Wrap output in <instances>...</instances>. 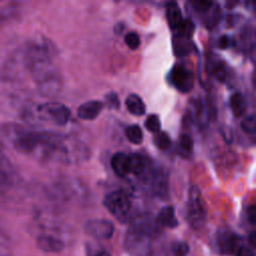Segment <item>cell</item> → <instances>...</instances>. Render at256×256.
Here are the masks:
<instances>
[{"instance_id": "1", "label": "cell", "mask_w": 256, "mask_h": 256, "mask_svg": "<svg viewBox=\"0 0 256 256\" xmlns=\"http://www.w3.org/2000/svg\"><path fill=\"white\" fill-rule=\"evenodd\" d=\"M55 52L49 39L35 36L11 52L8 57L9 66L20 79L29 73L42 96L55 97L63 86L61 73L53 63Z\"/></svg>"}, {"instance_id": "2", "label": "cell", "mask_w": 256, "mask_h": 256, "mask_svg": "<svg viewBox=\"0 0 256 256\" xmlns=\"http://www.w3.org/2000/svg\"><path fill=\"white\" fill-rule=\"evenodd\" d=\"M62 135L18 123L0 124V151L12 149L39 160H56Z\"/></svg>"}, {"instance_id": "3", "label": "cell", "mask_w": 256, "mask_h": 256, "mask_svg": "<svg viewBox=\"0 0 256 256\" xmlns=\"http://www.w3.org/2000/svg\"><path fill=\"white\" fill-rule=\"evenodd\" d=\"M23 189L24 183L19 172L6 154L0 151V207H8L19 201Z\"/></svg>"}, {"instance_id": "4", "label": "cell", "mask_w": 256, "mask_h": 256, "mask_svg": "<svg viewBox=\"0 0 256 256\" xmlns=\"http://www.w3.org/2000/svg\"><path fill=\"white\" fill-rule=\"evenodd\" d=\"M20 117L28 123L50 122L58 126H64L70 120L71 111L64 104L48 102L34 106H24L20 111Z\"/></svg>"}, {"instance_id": "5", "label": "cell", "mask_w": 256, "mask_h": 256, "mask_svg": "<svg viewBox=\"0 0 256 256\" xmlns=\"http://www.w3.org/2000/svg\"><path fill=\"white\" fill-rule=\"evenodd\" d=\"M91 150L82 140L74 136H62L56 161L65 164H80L90 158Z\"/></svg>"}, {"instance_id": "6", "label": "cell", "mask_w": 256, "mask_h": 256, "mask_svg": "<svg viewBox=\"0 0 256 256\" xmlns=\"http://www.w3.org/2000/svg\"><path fill=\"white\" fill-rule=\"evenodd\" d=\"M186 217L189 225L193 229H201L206 222V209L201 196V192L196 185L189 189Z\"/></svg>"}, {"instance_id": "7", "label": "cell", "mask_w": 256, "mask_h": 256, "mask_svg": "<svg viewBox=\"0 0 256 256\" xmlns=\"http://www.w3.org/2000/svg\"><path fill=\"white\" fill-rule=\"evenodd\" d=\"M106 209L117 219H124L130 209L131 200L129 195L123 190H115L108 193L103 200Z\"/></svg>"}, {"instance_id": "8", "label": "cell", "mask_w": 256, "mask_h": 256, "mask_svg": "<svg viewBox=\"0 0 256 256\" xmlns=\"http://www.w3.org/2000/svg\"><path fill=\"white\" fill-rule=\"evenodd\" d=\"M168 81L182 93H188L194 86L193 73L183 64H175L171 68L168 74Z\"/></svg>"}, {"instance_id": "9", "label": "cell", "mask_w": 256, "mask_h": 256, "mask_svg": "<svg viewBox=\"0 0 256 256\" xmlns=\"http://www.w3.org/2000/svg\"><path fill=\"white\" fill-rule=\"evenodd\" d=\"M147 182L150 190L156 197L162 200L169 198V177L163 168H154L148 174Z\"/></svg>"}, {"instance_id": "10", "label": "cell", "mask_w": 256, "mask_h": 256, "mask_svg": "<svg viewBox=\"0 0 256 256\" xmlns=\"http://www.w3.org/2000/svg\"><path fill=\"white\" fill-rule=\"evenodd\" d=\"M150 239L149 235L130 225L125 236V246L130 253L143 254L148 251Z\"/></svg>"}, {"instance_id": "11", "label": "cell", "mask_w": 256, "mask_h": 256, "mask_svg": "<svg viewBox=\"0 0 256 256\" xmlns=\"http://www.w3.org/2000/svg\"><path fill=\"white\" fill-rule=\"evenodd\" d=\"M85 232L97 239H109L114 233V226L111 221L106 219H93L86 222Z\"/></svg>"}, {"instance_id": "12", "label": "cell", "mask_w": 256, "mask_h": 256, "mask_svg": "<svg viewBox=\"0 0 256 256\" xmlns=\"http://www.w3.org/2000/svg\"><path fill=\"white\" fill-rule=\"evenodd\" d=\"M217 246L222 254L232 255L240 248L239 238L229 230H222L217 235Z\"/></svg>"}, {"instance_id": "13", "label": "cell", "mask_w": 256, "mask_h": 256, "mask_svg": "<svg viewBox=\"0 0 256 256\" xmlns=\"http://www.w3.org/2000/svg\"><path fill=\"white\" fill-rule=\"evenodd\" d=\"M103 102L99 100H90L77 109V116L83 120H93L95 119L103 109Z\"/></svg>"}, {"instance_id": "14", "label": "cell", "mask_w": 256, "mask_h": 256, "mask_svg": "<svg viewBox=\"0 0 256 256\" xmlns=\"http://www.w3.org/2000/svg\"><path fill=\"white\" fill-rule=\"evenodd\" d=\"M21 10L20 2L10 1L0 6V29L16 18Z\"/></svg>"}, {"instance_id": "15", "label": "cell", "mask_w": 256, "mask_h": 256, "mask_svg": "<svg viewBox=\"0 0 256 256\" xmlns=\"http://www.w3.org/2000/svg\"><path fill=\"white\" fill-rule=\"evenodd\" d=\"M111 167L119 177H125L129 172V155L123 152L115 153L111 158Z\"/></svg>"}, {"instance_id": "16", "label": "cell", "mask_w": 256, "mask_h": 256, "mask_svg": "<svg viewBox=\"0 0 256 256\" xmlns=\"http://www.w3.org/2000/svg\"><path fill=\"white\" fill-rule=\"evenodd\" d=\"M37 247L45 252H59L64 248L63 242L50 235H40L36 240Z\"/></svg>"}, {"instance_id": "17", "label": "cell", "mask_w": 256, "mask_h": 256, "mask_svg": "<svg viewBox=\"0 0 256 256\" xmlns=\"http://www.w3.org/2000/svg\"><path fill=\"white\" fill-rule=\"evenodd\" d=\"M166 17L169 27L172 30H177L183 21L181 9L177 2L171 1L166 4Z\"/></svg>"}, {"instance_id": "18", "label": "cell", "mask_w": 256, "mask_h": 256, "mask_svg": "<svg viewBox=\"0 0 256 256\" xmlns=\"http://www.w3.org/2000/svg\"><path fill=\"white\" fill-rule=\"evenodd\" d=\"M157 223L159 226H164L168 228H175L178 225V220L175 216L174 208L172 206H165L163 207L157 218H156Z\"/></svg>"}, {"instance_id": "19", "label": "cell", "mask_w": 256, "mask_h": 256, "mask_svg": "<svg viewBox=\"0 0 256 256\" xmlns=\"http://www.w3.org/2000/svg\"><path fill=\"white\" fill-rule=\"evenodd\" d=\"M125 104L128 111L135 116H141L146 111V107L143 100L137 94L128 95L125 99Z\"/></svg>"}, {"instance_id": "20", "label": "cell", "mask_w": 256, "mask_h": 256, "mask_svg": "<svg viewBox=\"0 0 256 256\" xmlns=\"http://www.w3.org/2000/svg\"><path fill=\"white\" fill-rule=\"evenodd\" d=\"M230 108L236 117L242 116L247 109V103L244 96L240 92H234L229 99Z\"/></svg>"}, {"instance_id": "21", "label": "cell", "mask_w": 256, "mask_h": 256, "mask_svg": "<svg viewBox=\"0 0 256 256\" xmlns=\"http://www.w3.org/2000/svg\"><path fill=\"white\" fill-rule=\"evenodd\" d=\"M193 152V140L188 134H182L177 143V153L183 158H190Z\"/></svg>"}, {"instance_id": "22", "label": "cell", "mask_w": 256, "mask_h": 256, "mask_svg": "<svg viewBox=\"0 0 256 256\" xmlns=\"http://www.w3.org/2000/svg\"><path fill=\"white\" fill-rule=\"evenodd\" d=\"M145 160L144 157L138 153H132L129 155V172L141 176L145 172Z\"/></svg>"}, {"instance_id": "23", "label": "cell", "mask_w": 256, "mask_h": 256, "mask_svg": "<svg viewBox=\"0 0 256 256\" xmlns=\"http://www.w3.org/2000/svg\"><path fill=\"white\" fill-rule=\"evenodd\" d=\"M210 64L211 73L214 75V77L217 78L220 82H225L228 77V70L225 62L219 58H215L210 62Z\"/></svg>"}, {"instance_id": "24", "label": "cell", "mask_w": 256, "mask_h": 256, "mask_svg": "<svg viewBox=\"0 0 256 256\" xmlns=\"http://www.w3.org/2000/svg\"><path fill=\"white\" fill-rule=\"evenodd\" d=\"M173 49L175 54L178 56L188 54L191 50V44L189 39L176 34V36L173 38Z\"/></svg>"}, {"instance_id": "25", "label": "cell", "mask_w": 256, "mask_h": 256, "mask_svg": "<svg viewBox=\"0 0 256 256\" xmlns=\"http://www.w3.org/2000/svg\"><path fill=\"white\" fill-rule=\"evenodd\" d=\"M126 138L133 144H140L143 141V132L140 126L134 124L125 129Z\"/></svg>"}, {"instance_id": "26", "label": "cell", "mask_w": 256, "mask_h": 256, "mask_svg": "<svg viewBox=\"0 0 256 256\" xmlns=\"http://www.w3.org/2000/svg\"><path fill=\"white\" fill-rule=\"evenodd\" d=\"M208 108L205 105V103L202 102V100H198L196 103V109H195V117L196 121L198 122L199 126L204 127L207 124L209 115H208Z\"/></svg>"}, {"instance_id": "27", "label": "cell", "mask_w": 256, "mask_h": 256, "mask_svg": "<svg viewBox=\"0 0 256 256\" xmlns=\"http://www.w3.org/2000/svg\"><path fill=\"white\" fill-rule=\"evenodd\" d=\"M154 144L160 150H167L171 147L172 140L166 132H158L154 136Z\"/></svg>"}, {"instance_id": "28", "label": "cell", "mask_w": 256, "mask_h": 256, "mask_svg": "<svg viewBox=\"0 0 256 256\" xmlns=\"http://www.w3.org/2000/svg\"><path fill=\"white\" fill-rule=\"evenodd\" d=\"M195 30V25L193 23V21L189 18H186L182 21L181 25L179 26V28L177 29V34L182 36V37H185V38H188L190 39L191 36L193 35V32Z\"/></svg>"}, {"instance_id": "29", "label": "cell", "mask_w": 256, "mask_h": 256, "mask_svg": "<svg viewBox=\"0 0 256 256\" xmlns=\"http://www.w3.org/2000/svg\"><path fill=\"white\" fill-rule=\"evenodd\" d=\"M144 125L148 131L153 132V133H158L160 131V126H161L159 116L156 114L149 115L146 118Z\"/></svg>"}, {"instance_id": "30", "label": "cell", "mask_w": 256, "mask_h": 256, "mask_svg": "<svg viewBox=\"0 0 256 256\" xmlns=\"http://www.w3.org/2000/svg\"><path fill=\"white\" fill-rule=\"evenodd\" d=\"M124 41L126 43V45L132 49V50H136L138 49V47L140 46L141 40H140V36L137 32L135 31H130L128 33H126L125 37H124Z\"/></svg>"}, {"instance_id": "31", "label": "cell", "mask_w": 256, "mask_h": 256, "mask_svg": "<svg viewBox=\"0 0 256 256\" xmlns=\"http://www.w3.org/2000/svg\"><path fill=\"white\" fill-rule=\"evenodd\" d=\"M242 130L247 134H254L255 133V115L250 114L245 117L241 122Z\"/></svg>"}, {"instance_id": "32", "label": "cell", "mask_w": 256, "mask_h": 256, "mask_svg": "<svg viewBox=\"0 0 256 256\" xmlns=\"http://www.w3.org/2000/svg\"><path fill=\"white\" fill-rule=\"evenodd\" d=\"M172 252L175 256H186L189 252V246L183 241L175 242L172 246Z\"/></svg>"}, {"instance_id": "33", "label": "cell", "mask_w": 256, "mask_h": 256, "mask_svg": "<svg viewBox=\"0 0 256 256\" xmlns=\"http://www.w3.org/2000/svg\"><path fill=\"white\" fill-rule=\"evenodd\" d=\"M191 5L193 9L199 13H207L214 5L211 1H192Z\"/></svg>"}, {"instance_id": "34", "label": "cell", "mask_w": 256, "mask_h": 256, "mask_svg": "<svg viewBox=\"0 0 256 256\" xmlns=\"http://www.w3.org/2000/svg\"><path fill=\"white\" fill-rule=\"evenodd\" d=\"M9 243H10V240L8 235L0 228V256L7 255Z\"/></svg>"}, {"instance_id": "35", "label": "cell", "mask_w": 256, "mask_h": 256, "mask_svg": "<svg viewBox=\"0 0 256 256\" xmlns=\"http://www.w3.org/2000/svg\"><path fill=\"white\" fill-rule=\"evenodd\" d=\"M105 99H106V104L109 108H112V109H118L119 108L120 102H119L118 96L115 92H109L108 94H106Z\"/></svg>"}, {"instance_id": "36", "label": "cell", "mask_w": 256, "mask_h": 256, "mask_svg": "<svg viewBox=\"0 0 256 256\" xmlns=\"http://www.w3.org/2000/svg\"><path fill=\"white\" fill-rule=\"evenodd\" d=\"M229 37L227 35H222L219 37L218 41H217V46L220 49H226L229 46Z\"/></svg>"}, {"instance_id": "37", "label": "cell", "mask_w": 256, "mask_h": 256, "mask_svg": "<svg viewBox=\"0 0 256 256\" xmlns=\"http://www.w3.org/2000/svg\"><path fill=\"white\" fill-rule=\"evenodd\" d=\"M237 256H254V253L248 247L241 246L237 251Z\"/></svg>"}, {"instance_id": "38", "label": "cell", "mask_w": 256, "mask_h": 256, "mask_svg": "<svg viewBox=\"0 0 256 256\" xmlns=\"http://www.w3.org/2000/svg\"><path fill=\"white\" fill-rule=\"evenodd\" d=\"M248 220L252 225L255 223V208L254 206H250L248 209Z\"/></svg>"}, {"instance_id": "39", "label": "cell", "mask_w": 256, "mask_h": 256, "mask_svg": "<svg viewBox=\"0 0 256 256\" xmlns=\"http://www.w3.org/2000/svg\"><path fill=\"white\" fill-rule=\"evenodd\" d=\"M96 256H110V254L108 252H106V251H101Z\"/></svg>"}]
</instances>
